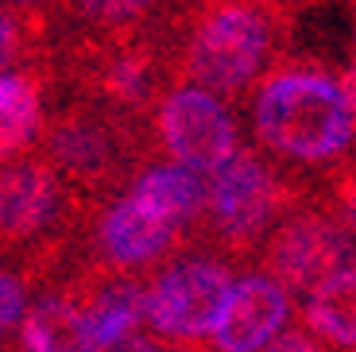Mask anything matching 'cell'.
Listing matches in <instances>:
<instances>
[{
  "label": "cell",
  "instance_id": "cell-1",
  "mask_svg": "<svg viewBox=\"0 0 356 352\" xmlns=\"http://www.w3.org/2000/svg\"><path fill=\"white\" fill-rule=\"evenodd\" d=\"M256 151L291 170L294 178H321L345 167L356 143V116L341 78L318 62H279L259 78L248 105Z\"/></svg>",
  "mask_w": 356,
  "mask_h": 352
},
{
  "label": "cell",
  "instance_id": "cell-2",
  "mask_svg": "<svg viewBox=\"0 0 356 352\" xmlns=\"http://www.w3.org/2000/svg\"><path fill=\"white\" fill-rule=\"evenodd\" d=\"M291 8L279 0H205L182 24L178 78L213 93L244 97L286 54Z\"/></svg>",
  "mask_w": 356,
  "mask_h": 352
},
{
  "label": "cell",
  "instance_id": "cell-3",
  "mask_svg": "<svg viewBox=\"0 0 356 352\" xmlns=\"http://www.w3.org/2000/svg\"><path fill=\"white\" fill-rule=\"evenodd\" d=\"M39 155L58 170L78 202L93 205L120 194L128 178L143 163H152L155 143L147 120L124 116L97 101L70 97L54 109L51 120H43Z\"/></svg>",
  "mask_w": 356,
  "mask_h": 352
},
{
  "label": "cell",
  "instance_id": "cell-4",
  "mask_svg": "<svg viewBox=\"0 0 356 352\" xmlns=\"http://www.w3.org/2000/svg\"><path fill=\"white\" fill-rule=\"evenodd\" d=\"M306 194V182L283 170L256 147H241L205 178L202 221L190 244L221 255L225 264L248 259L264 248L267 232Z\"/></svg>",
  "mask_w": 356,
  "mask_h": 352
},
{
  "label": "cell",
  "instance_id": "cell-5",
  "mask_svg": "<svg viewBox=\"0 0 356 352\" xmlns=\"http://www.w3.org/2000/svg\"><path fill=\"white\" fill-rule=\"evenodd\" d=\"M81 217L86 202L70 194L39 151L0 167V259L24 264L31 282L63 267Z\"/></svg>",
  "mask_w": 356,
  "mask_h": 352
},
{
  "label": "cell",
  "instance_id": "cell-6",
  "mask_svg": "<svg viewBox=\"0 0 356 352\" xmlns=\"http://www.w3.org/2000/svg\"><path fill=\"white\" fill-rule=\"evenodd\" d=\"M264 275L286 294H310L330 275L356 267V194L306 190L259 248Z\"/></svg>",
  "mask_w": 356,
  "mask_h": 352
},
{
  "label": "cell",
  "instance_id": "cell-7",
  "mask_svg": "<svg viewBox=\"0 0 356 352\" xmlns=\"http://www.w3.org/2000/svg\"><path fill=\"white\" fill-rule=\"evenodd\" d=\"M232 287V264L205 248H182L143 279V326L163 344H197L209 337L225 294Z\"/></svg>",
  "mask_w": 356,
  "mask_h": 352
},
{
  "label": "cell",
  "instance_id": "cell-8",
  "mask_svg": "<svg viewBox=\"0 0 356 352\" xmlns=\"http://www.w3.org/2000/svg\"><path fill=\"white\" fill-rule=\"evenodd\" d=\"M78 264L74 271H97V275H147L152 267L167 264L175 252L186 248V237L163 225L159 217L143 209L140 202L120 190L105 202L86 205V217L78 225Z\"/></svg>",
  "mask_w": 356,
  "mask_h": 352
},
{
  "label": "cell",
  "instance_id": "cell-9",
  "mask_svg": "<svg viewBox=\"0 0 356 352\" xmlns=\"http://www.w3.org/2000/svg\"><path fill=\"white\" fill-rule=\"evenodd\" d=\"M155 151L170 155L167 163L194 170V175H213L221 163H229L241 151V124L232 116L229 101L213 97L197 86H170L155 101L147 116Z\"/></svg>",
  "mask_w": 356,
  "mask_h": 352
},
{
  "label": "cell",
  "instance_id": "cell-10",
  "mask_svg": "<svg viewBox=\"0 0 356 352\" xmlns=\"http://www.w3.org/2000/svg\"><path fill=\"white\" fill-rule=\"evenodd\" d=\"M294 314L291 294L264 271L232 279L225 306L209 329V349L205 352H264L286 329Z\"/></svg>",
  "mask_w": 356,
  "mask_h": 352
},
{
  "label": "cell",
  "instance_id": "cell-11",
  "mask_svg": "<svg viewBox=\"0 0 356 352\" xmlns=\"http://www.w3.org/2000/svg\"><path fill=\"white\" fill-rule=\"evenodd\" d=\"M124 194L132 202H140L152 217H159L163 225L194 240V229L205 205V175H194V170L167 163V159H152L128 178Z\"/></svg>",
  "mask_w": 356,
  "mask_h": 352
},
{
  "label": "cell",
  "instance_id": "cell-12",
  "mask_svg": "<svg viewBox=\"0 0 356 352\" xmlns=\"http://www.w3.org/2000/svg\"><path fill=\"white\" fill-rule=\"evenodd\" d=\"M19 341H24V352H101L70 282L43 291L24 310Z\"/></svg>",
  "mask_w": 356,
  "mask_h": 352
},
{
  "label": "cell",
  "instance_id": "cell-13",
  "mask_svg": "<svg viewBox=\"0 0 356 352\" xmlns=\"http://www.w3.org/2000/svg\"><path fill=\"white\" fill-rule=\"evenodd\" d=\"M43 89L47 70H35V58L0 74V167L19 159L31 143H39L47 120Z\"/></svg>",
  "mask_w": 356,
  "mask_h": 352
},
{
  "label": "cell",
  "instance_id": "cell-14",
  "mask_svg": "<svg viewBox=\"0 0 356 352\" xmlns=\"http://www.w3.org/2000/svg\"><path fill=\"white\" fill-rule=\"evenodd\" d=\"M302 321L310 337L333 349H356V267L318 282L302 302Z\"/></svg>",
  "mask_w": 356,
  "mask_h": 352
},
{
  "label": "cell",
  "instance_id": "cell-15",
  "mask_svg": "<svg viewBox=\"0 0 356 352\" xmlns=\"http://www.w3.org/2000/svg\"><path fill=\"white\" fill-rule=\"evenodd\" d=\"M70 19V35H128L170 16V0H58Z\"/></svg>",
  "mask_w": 356,
  "mask_h": 352
},
{
  "label": "cell",
  "instance_id": "cell-16",
  "mask_svg": "<svg viewBox=\"0 0 356 352\" xmlns=\"http://www.w3.org/2000/svg\"><path fill=\"white\" fill-rule=\"evenodd\" d=\"M24 58H35V24L27 12L0 4V74L16 70Z\"/></svg>",
  "mask_w": 356,
  "mask_h": 352
},
{
  "label": "cell",
  "instance_id": "cell-17",
  "mask_svg": "<svg viewBox=\"0 0 356 352\" xmlns=\"http://www.w3.org/2000/svg\"><path fill=\"white\" fill-rule=\"evenodd\" d=\"M27 294H31V279L24 271L4 267V259H0V352H8V341L19 333Z\"/></svg>",
  "mask_w": 356,
  "mask_h": 352
},
{
  "label": "cell",
  "instance_id": "cell-18",
  "mask_svg": "<svg viewBox=\"0 0 356 352\" xmlns=\"http://www.w3.org/2000/svg\"><path fill=\"white\" fill-rule=\"evenodd\" d=\"M264 352H330V344H321L318 337L302 333V329H283Z\"/></svg>",
  "mask_w": 356,
  "mask_h": 352
},
{
  "label": "cell",
  "instance_id": "cell-19",
  "mask_svg": "<svg viewBox=\"0 0 356 352\" xmlns=\"http://www.w3.org/2000/svg\"><path fill=\"white\" fill-rule=\"evenodd\" d=\"M105 352H167V349H163V341H155V337L132 333V337H124L120 344H113V349H105Z\"/></svg>",
  "mask_w": 356,
  "mask_h": 352
},
{
  "label": "cell",
  "instance_id": "cell-20",
  "mask_svg": "<svg viewBox=\"0 0 356 352\" xmlns=\"http://www.w3.org/2000/svg\"><path fill=\"white\" fill-rule=\"evenodd\" d=\"M341 89H345V101H348V109H353V116H356V51H353V58H348V66H345Z\"/></svg>",
  "mask_w": 356,
  "mask_h": 352
},
{
  "label": "cell",
  "instance_id": "cell-21",
  "mask_svg": "<svg viewBox=\"0 0 356 352\" xmlns=\"http://www.w3.org/2000/svg\"><path fill=\"white\" fill-rule=\"evenodd\" d=\"M0 4H8L16 12H27V16H35V12H51L58 0H0Z\"/></svg>",
  "mask_w": 356,
  "mask_h": 352
},
{
  "label": "cell",
  "instance_id": "cell-22",
  "mask_svg": "<svg viewBox=\"0 0 356 352\" xmlns=\"http://www.w3.org/2000/svg\"><path fill=\"white\" fill-rule=\"evenodd\" d=\"M175 352H202V349H190V344H175Z\"/></svg>",
  "mask_w": 356,
  "mask_h": 352
}]
</instances>
